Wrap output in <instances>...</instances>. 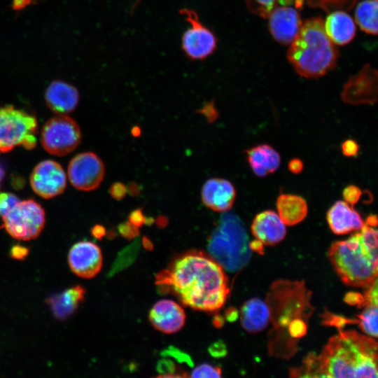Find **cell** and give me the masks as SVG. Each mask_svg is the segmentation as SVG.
<instances>
[{
	"label": "cell",
	"instance_id": "1",
	"mask_svg": "<svg viewBox=\"0 0 378 378\" xmlns=\"http://www.w3.org/2000/svg\"><path fill=\"white\" fill-rule=\"evenodd\" d=\"M155 284L185 306L205 312L222 307L230 291L223 268L200 251L177 257L156 275Z\"/></svg>",
	"mask_w": 378,
	"mask_h": 378
},
{
	"label": "cell",
	"instance_id": "2",
	"mask_svg": "<svg viewBox=\"0 0 378 378\" xmlns=\"http://www.w3.org/2000/svg\"><path fill=\"white\" fill-rule=\"evenodd\" d=\"M295 377H377V343L355 330H340L318 354L310 353L299 368L290 370Z\"/></svg>",
	"mask_w": 378,
	"mask_h": 378
},
{
	"label": "cell",
	"instance_id": "3",
	"mask_svg": "<svg viewBox=\"0 0 378 378\" xmlns=\"http://www.w3.org/2000/svg\"><path fill=\"white\" fill-rule=\"evenodd\" d=\"M311 293L304 283L279 280L272 285L267 304L273 328L270 332V354L289 358L297 349V340L304 336L313 309Z\"/></svg>",
	"mask_w": 378,
	"mask_h": 378
},
{
	"label": "cell",
	"instance_id": "4",
	"mask_svg": "<svg viewBox=\"0 0 378 378\" xmlns=\"http://www.w3.org/2000/svg\"><path fill=\"white\" fill-rule=\"evenodd\" d=\"M377 227L366 223L360 232L332 244L328 257L345 284L368 288L377 279Z\"/></svg>",
	"mask_w": 378,
	"mask_h": 378
},
{
	"label": "cell",
	"instance_id": "5",
	"mask_svg": "<svg viewBox=\"0 0 378 378\" xmlns=\"http://www.w3.org/2000/svg\"><path fill=\"white\" fill-rule=\"evenodd\" d=\"M287 57L295 71L304 78H318L335 68L339 52L327 36L321 17L302 22Z\"/></svg>",
	"mask_w": 378,
	"mask_h": 378
},
{
	"label": "cell",
	"instance_id": "6",
	"mask_svg": "<svg viewBox=\"0 0 378 378\" xmlns=\"http://www.w3.org/2000/svg\"><path fill=\"white\" fill-rule=\"evenodd\" d=\"M207 248L211 257L223 269L234 272L248 262L251 249L241 220L232 213H224L211 234Z\"/></svg>",
	"mask_w": 378,
	"mask_h": 378
},
{
	"label": "cell",
	"instance_id": "7",
	"mask_svg": "<svg viewBox=\"0 0 378 378\" xmlns=\"http://www.w3.org/2000/svg\"><path fill=\"white\" fill-rule=\"evenodd\" d=\"M34 116L12 106L0 108V153L15 146L32 149L36 144Z\"/></svg>",
	"mask_w": 378,
	"mask_h": 378
},
{
	"label": "cell",
	"instance_id": "8",
	"mask_svg": "<svg viewBox=\"0 0 378 378\" xmlns=\"http://www.w3.org/2000/svg\"><path fill=\"white\" fill-rule=\"evenodd\" d=\"M3 226L13 237L30 240L37 237L45 224V213L32 200L19 201L2 216Z\"/></svg>",
	"mask_w": 378,
	"mask_h": 378
},
{
	"label": "cell",
	"instance_id": "9",
	"mask_svg": "<svg viewBox=\"0 0 378 378\" xmlns=\"http://www.w3.org/2000/svg\"><path fill=\"white\" fill-rule=\"evenodd\" d=\"M41 144L49 153L63 156L72 152L79 144L81 132L71 117L60 115L48 120L41 131Z\"/></svg>",
	"mask_w": 378,
	"mask_h": 378
},
{
	"label": "cell",
	"instance_id": "10",
	"mask_svg": "<svg viewBox=\"0 0 378 378\" xmlns=\"http://www.w3.org/2000/svg\"><path fill=\"white\" fill-rule=\"evenodd\" d=\"M179 13L190 24L181 37L183 52L192 60H203L207 58L217 48L216 35L202 22L195 10L181 8Z\"/></svg>",
	"mask_w": 378,
	"mask_h": 378
},
{
	"label": "cell",
	"instance_id": "11",
	"mask_svg": "<svg viewBox=\"0 0 378 378\" xmlns=\"http://www.w3.org/2000/svg\"><path fill=\"white\" fill-rule=\"evenodd\" d=\"M104 176V164L95 153L85 152L76 155L69 162L68 176L71 185L80 190L98 188Z\"/></svg>",
	"mask_w": 378,
	"mask_h": 378
},
{
	"label": "cell",
	"instance_id": "12",
	"mask_svg": "<svg viewBox=\"0 0 378 378\" xmlns=\"http://www.w3.org/2000/svg\"><path fill=\"white\" fill-rule=\"evenodd\" d=\"M342 101L353 105L374 104L377 99V71L365 64L344 84L341 93Z\"/></svg>",
	"mask_w": 378,
	"mask_h": 378
},
{
	"label": "cell",
	"instance_id": "13",
	"mask_svg": "<svg viewBox=\"0 0 378 378\" xmlns=\"http://www.w3.org/2000/svg\"><path fill=\"white\" fill-rule=\"evenodd\" d=\"M33 190L41 197L50 199L62 193L66 186V174L61 165L50 160L38 163L30 176Z\"/></svg>",
	"mask_w": 378,
	"mask_h": 378
},
{
	"label": "cell",
	"instance_id": "14",
	"mask_svg": "<svg viewBox=\"0 0 378 378\" xmlns=\"http://www.w3.org/2000/svg\"><path fill=\"white\" fill-rule=\"evenodd\" d=\"M68 260L70 268L77 276L90 279L100 271L103 258L97 245L83 241L75 244L71 248Z\"/></svg>",
	"mask_w": 378,
	"mask_h": 378
},
{
	"label": "cell",
	"instance_id": "15",
	"mask_svg": "<svg viewBox=\"0 0 378 378\" xmlns=\"http://www.w3.org/2000/svg\"><path fill=\"white\" fill-rule=\"evenodd\" d=\"M267 18L271 34L282 44H290L302 24L298 10L287 6H275Z\"/></svg>",
	"mask_w": 378,
	"mask_h": 378
},
{
	"label": "cell",
	"instance_id": "16",
	"mask_svg": "<svg viewBox=\"0 0 378 378\" xmlns=\"http://www.w3.org/2000/svg\"><path fill=\"white\" fill-rule=\"evenodd\" d=\"M149 320L159 331L172 334L180 330L186 322L183 309L170 300L158 301L151 308Z\"/></svg>",
	"mask_w": 378,
	"mask_h": 378
},
{
	"label": "cell",
	"instance_id": "17",
	"mask_svg": "<svg viewBox=\"0 0 378 378\" xmlns=\"http://www.w3.org/2000/svg\"><path fill=\"white\" fill-rule=\"evenodd\" d=\"M201 197L202 202L208 208L215 211L224 212L232 207L236 190L230 181L211 178L203 185Z\"/></svg>",
	"mask_w": 378,
	"mask_h": 378
},
{
	"label": "cell",
	"instance_id": "18",
	"mask_svg": "<svg viewBox=\"0 0 378 378\" xmlns=\"http://www.w3.org/2000/svg\"><path fill=\"white\" fill-rule=\"evenodd\" d=\"M253 235L265 245H274L286 236V225L273 211L266 210L256 215L251 225Z\"/></svg>",
	"mask_w": 378,
	"mask_h": 378
},
{
	"label": "cell",
	"instance_id": "19",
	"mask_svg": "<svg viewBox=\"0 0 378 378\" xmlns=\"http://www.w3.org/2000/svg\"><path fill=\"white\" fill-rule=\"evenodd\" d=\"M327 221L336 234H344L359 230L364 225L360 215L344 201H337L327 213Z\"/></svg>",
	"mask_w": 378,
	"mask_h": 378
},
{
	"label": "cell",
	"instance_id": "20",
	"mask_svg": "<svg viewBox=\"0 0 378 378\" xmlns=\"http://www.w3.org/2000/svg\"><path fill=\"white\" fill-rule=\"evenodd\" d=\"M45 99L51 111L64 115L76 108L79 100V93L74 86L63 81L55 80L46 89Z\"/></svg>",
	"mask_w": 378,
	"mask_h": 378
},
{
	"label": "cell",
	"instance_id": "21",
	"mask_svg": "<svg viewBox=\"0 0 378 378\" xmlns=\"http://www.w3.org/2000/svg\"><path fill=\"white\" fill-rule=\"evenodd\" d=\"M325 31L336 45H344L354 38L356 24L351 17L344 10H334L323 21Z\"/></svg>",
	"mask_w": 378,
	"mask_h": 378
},
{
	"label": "cell",
	"instance_id": "22",
	"mask_svg": "<svg viewBox=\"0 0 378 378\" xmlns=\"http://www.w3.org/2000/svg\"><path fill=\"white\" fill-rule=\"evenodd\" d=\"M246 152L249 165L258 177H264L273 173L279 167V154L267 144L258 145Z\"/></svg>",
	"mask_w": 378,
	"mask_h": 378
},
{
	"label": "cell",
	"instance_id": "23",
	"mask_svg": "<svg viewBox=\"0 0 378 378\" xmlns=\"http://www.w3.org/2000/svg\"><path fill=\"white\" fill-rule=\"evenodd\" d=\"M270 321V311L266 302L258 298L246 301L241 309V323L251 333L264 330Z\"/></svg>",
	"mask_w": 378,
	"mask_h": 378
},
{
	"label": "cell",
	"instance_id": "24",
	"mask_svg": "<svg viewBox=\"0 0 378 378\" xmlns=\"http://www.w3.org/2000/svg\"><path fill=\"white\" fill-rule=\"evenodd\" d=\"M85 293L81 286H76L52 296L48 300V304L57 318L64 320L76 310L84 299Z\"/></svg>",
	"mask_w": 378,
	"mask_h": 378
},
{
	"label": "cell",
	"instance_id": "25",
	"mask_svg": "<svg viewBox=\"0 0 378 378\" xmlns=\"http://www.w3.org/2000/svg\"><path fill=\"white\" fill-rule=\"evenodd\" d=\"M278 215L287 225H294L302 221L307 214L306 201L300 196L281 194L276 200Z\"/></svg>",
	"mask_w": 378,
	"mask_h": 378
},
{
	"label": "cell",
	"instance_id": "26",
	"mask_svg": "<svg viewBox=\"0 0 378 378\" xmlns=\"http://www.w3.org/2000/svg\"><path fill=\"white\" fill-rule=\"evenodd\" d=\"M377 0H364L356 7L355 20L367 34H377Z\"/></svg>",
	"mask_w": 378,
	"mask_h": 378
},
{
	"label": "cell",
	"instance_id": "27",
	"mask_svg": "<svg viewBox=\"0 0 378 378\" xmlns=\"http://www.w3.org/2000/svg\"><path fill=\"white\" fill-rule=\"evenodd\" d=\"M377 304H368L357 316V324L367 335L374 339L377 337Z\"/></svg>",
	"mask_w": 378,
	"mask_h": 378
},
{
	"label": "cell",
	"instance_id": "28",
	"mask_svg": "<svg viewBox=\"0 0 378 378\" xmlns=\"http://www.w3.org/2000/svg\"><path fill=\"white\" fill-rule=\"evenodd\" d=\"M307 4L313 8H319L330 13L338 9L350 10L357 0H306Z\"/></svg>",
	"mask_w": 378,
	"mask_h": 378
},
{
	"label": "cell",
	"instance_id": "29",
	"mask_svg": "<svg viewBox=\"0 0 378 378\" xmlns=\"http://www.w3.org/2000/svg\"><path fill=\"white\" fill-rule=\"evenodd\" d=\"M248 10L262 18H267L277 0H246Z\"/></svg>",
	"mask_w": 378,
	"mask_h": 378
},
{
	"label": "cell",
	"instance_id": "30",
	"mask_svg": "<svg viewBox=\"0 0 378 378\" xmlns=\"http://www.w3.org/2000/svg\"><path fill=\"white\" fill-rule=\"evenodd\" d=\"M222 375L221 369L217 366L210 364L203 363L196 367L191 372V377H220Z\"/></svg>",
	"mask_w": 378,
	"mask_h": 378
},
{
	"label": "cell",
	"instance_id": "31",
	"mask_svg": "<svg viewBox=\"0 0 378 378\" xmlns=\"http://www.w3.org/2000/svg\"><path fill=\"white\" fill-rule=\"evenodd\" d=\"M20 201L14 194L10 192L0 193V216L5 215L13 206Z\"/></svg>",
	"mask_w": 378,
	"mask_h": 378
},
{
	"label": "cell",
	"instance_id": "32",
	"mask_svg": "<svg viewBox=\"0 0 378 378\" xmlns=\"http://www.w3.org/2000/svg\"><path fill=\"white\" fill-rule=\"evenodd\" d=\"M362 195L361 190L354 185H349L346 186L342 192V196L347 204L351 206L356 204Z\"/></svg>",
	"mask_w": 378,
	"mask_h": 378
},
{
	"label": "cell",
	"instance_id": "33",
	"mask_svg": "<svg viewBox=\"0 0 378 378\" xmlns=\"http://www.w3.org/2000/svg\"><path fill=\"white\" fill-rule=\"evenodd\" d=\"M197 113L204 115L209 122H213L218 117V111L216 108L214 100L205 102Z\"/></svg>",
	"mask_w": 378,
	"mask_h": 378
},
{
	"label": "cell",
	"instance_id": "34",
	"mask_svg": "<svg viewBox=\"0 0 378 378\" xmlns=\"http://www.w3.org/2000/svg\"><path fill=\"white\" fill-rule=\"evenodd\" d=\"M118 232L123 237L127 239H132L139 234L138 227L129 221L120 223L118 226Z\"/></svg>",
	"mask_w": 378,
	"mask_h": 378
},
{
	"label": "cell",
	"instance_id": "35",
	"mask_svg": "<svg viewBox=\"0 0 378 378\" xmlns=\"http://www.w3.org/2000/svg\"><path fill=\"white\" fill-rule=\"evenodd\" d=\"M127 193V186L122 182H115L109 188V194L115 200H122Z\"/></svg>",
	"mask_w": 378,
	"mask_h": 378
},
{
	"label": "cell",
	"instance_id": "36",
	"mask_svg": "<svg viewBox=\"0 0 378 378\" xmlns=\"http://www.w3.org/2000/svg\"><path fill=\"white\" fill-rule=\"evenodd\" d=\"M359 150V146L353 139H347L342 144V152L346 157L356 156Z\"/></svg>",
	"mask_w": 378,
	"mask_h": 378
},
{
	"label": "cell",
	"instance_id": "37",
	"mask_svg": "<svg viewBox=\"0 0 378 378\" xmlns=\"http://www.w3.org/2000/svg\"><path fill=\"white\" fill-rule=\"evenodd\" d=\"M129 222L139 227L146 223L147 218L144 215L142 208H138L132 211L129 215Z\"/></svg>",
	"mask_w": 378,
	"mask_h": 378
},
{
	"label": "cell",
	"instance_id": "38",
	"mask_svg": "<svg viewBox=\"0 0 378 378\" xmlns=\"http://www.w3.org/2000/svg\"><path fill=\"white\" fill-rule=\"evenodd\" d=\"M303 167L302 161L298 158L292 159L288 163V169L293 174H300Z\"/></svg>",
	"mask_w": 378,
	"mask_h": 378
},
{
	"label": "cell",
	"instance_id": "39",
	"mask_svg": "<svg viewBox=\"0 0 378 378\" xmlns=\"http://www.w3.org/2000/svg\"><path fill=\"white\" fill-rule=\"evenodd\" d=\"M127 191L131 196L136 197L141 192V188L136 182H130L127 186Z\"/></svg>",
	"mask_w": 378,
	"mask_h": 378
},
{
	"label": "cell",
	"instance_id": "40",
	"mask_svg": "<svg viewBox=\"0 0 378 378\" xmlns=\"http://www.w3.org/2000/svg\"><path fill=\"white\" fill-rule=\"evenodd\" d=\"M105 229L103 226L97 225L92 229V234L97 239H101L105 234Z\"/></svg>",
	"mask_w": 378,
	"mask_h": 378
},
{
	"label": "cell",
	"instance_id": "41",
	"mask_svg": "<svg viewBox=\"0 0 378 378\" xmlns=\"http://www.w3.org/2000/svg\"><path fill=\"white\" fill-rule=\"evenodd\" d=\"M250 248L254 250L258 253H262L263 244L258 239L253 240L249 242Z\"/></svg>",
	"mask_w": 378,
	"mask_h": 378
},
{
	"label": "cell",
	"instance_id": "42",
	"mask_svg": "<svg viewBox=\"0 0 378 378\" xmlns=\"http://www.w3.org/2000/svg\"><path fill=\"white\" fill-rule=\"evenodd\" d=\"M25 248L21 246H15L12 250V255L14 258H20L25 255Z\"/></svg>",
	"mask_w": 378,
	"mask_h": 378
},
{
	"label": "cell",
	"instance_id": "43",
	"mask_svg": "<svg viewBox=\"0 0 378 378\" xmlns=\"http://www.w3.org/2000/svg\"><path fill=\"white\" fill-rule=\"evenodd\" d=\"M31 0H14L13 8L15 9H19L26 6L29 4Z\"/></svg>",
	"mask_w": 378,
	"mask_h": 378
},
{
	"label": "cell",
	"instance_id": "44",
	"mask_svg": "<svg viewBox=\"0 0 378 378\" xmlns=\"http://www.w3.org/2000/svg\"><path fill=\"white\" fill-rule=\"evenodd\" d=\"M371 226H376L377 225V218L375 215H370L368 216L366 219V222L365 223Z\"/></svg>",
	"mask_w": 378,
	"mask_h": 378
},
{
	"label": "cell",
	"instance_id": "45",
	"mask_svg": "<svg viewBox=\"0 0 378 378\" xmlns=\"http://www.w3.org/2000/svg\"><path fill=\"white\" fill-rule=\"evenodd\" d=\"M156 223L158 224V226L160 227H164L167 225L168 223V220L166 216H160L158 217L156 220Z\"/></svg>",
	"mask_w": 378,
	"mask_h": 378
},
{
	"label": "cell",
	"instance_id": "46",
	"mask_svg": "<svg viewBox=\"0 0 378 378\" xmlns=\"http://www.w3.org/2000/svg\"><path fill=\"white\" fill-rule=\"evenodd\" d=\"M140 134H141V130L139 127L136 126L132 129V134L135 137L139 136Z\"/></svg>",
	"mask_w": 378,
	"mask_h": 378
},
{
	"label": "cell",
	"instance_id": "47",
	"mask_svg": "<svg viewBox=\"0 0 378 378\" xmlns=\"http://www.w3.org/2000/svg\"><path fill=\"white\" fill-rule=\"evenodd\" d=\"M143 243H144V246H145L146 248H150V247L153 246L152 243H151V242L150 241V240H149L148 238H146V237H144V238L143 239Z\"/></svg>",
	"mask_w": 378,
	"mask_h": 378
},
{
	"label": "cell",
	"instance_id": "48",
	"mask_svg": "<svg viewBox=\"0 0 378 378\" xmlns=\"http://www.w3.org/2000/svg\"><path fill=\"white\" fill-rule=\"evenodd\" d=\"M141 1V0H136L135 2H134V5L132 9H134V7L136 6L140 3Z\"/></svg>",
	"mask_w": 378,
	"mask_h": 378
},
{
	"label": "cell",
	"instance_id": "49",
	"mask_svg": "<svg viewBox=\"0 0 378 378\" xmlns=\"http://www.w3.org/2000/svg\"><path fill=\"white\" fill-rule=\"evenodd\" d=\"M2 176H3V172H2V169L0 168V181H1V178H2Z\"/></svg>",
	"mask_w": 378,
	"mask_h": 378
}]
</instances>
